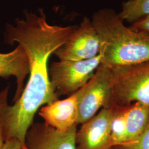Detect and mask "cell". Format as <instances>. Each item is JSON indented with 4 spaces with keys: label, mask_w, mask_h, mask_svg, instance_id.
Listing matches in <instances>:
<instances>
[{
    "label": "cell",
    "mask_w": 149,
    "mask_h": 149,
    "mask_svg": "<svg viewBox=\"0 0 149 149\" xmlns=\"http://www.w3.org/2000/svg\"><path fill=\"white\" fill-rule=\"evenodd\" d=\"M76 26L52 25L42 9L38 12H25L24 18L14 24H7L4 40L7 44L18 43L27 55L29 77L21 96L14 103H8L9 87L0 92V120L5 141L16 139L24 148L26 136L38 109L58 100L51 85L48 61L60 47Z\"/></svg>",
    "instance_id": "obj_1"
},
{
    "label": "cell",
    "mask_w": 149,
    "mask_h": 149,
    "mask_svg": "<svg viewBox=\"0 0 149 149\" xmlns=\"http://www.w3.org/2000/svg\"><path fill=\"white\" fill-rule=\"evenodd\" d=\"M91 21L100 39L101 64L112 69L149 61V33L125 26L112 8L95 12Z\"/></svg>",
    "instance_id": "obj_2"
},
{
    "label": "cell",
    "mask_w": 149,
    "mask_h": 149,
    "mask_svg": "<svg viewBox=\"0 0 149 149\" xmlns=\"http://www.w3.org/2000/svg\"><path fill=\"white\" fill-rule=\"evenodd\" d=\"M110 69V90L103 108L126 107L136 102L149 105V61Z\"/></svg>",
    "instance_id": "obj_3"
},
{
    "label": "cell",
    "mask_w": 149,
    "mask_h": 149,
    "mask_svg": "<svg viewBox=\"0 0 149 149\" xmlns=\"http://www.w3.org/2000/svg\"><path fill=\"white\" fill-rule=\"evenodd\" d=\"M101 64L99 54L87 60L53 62L48 67V72L56 96L69 97L79 90L93 77Z\"/></svg>",
    "instance_id": "obj_4"
},
{
    "label": "cell",
    "mask_w": 149,
    "mask_h": 149,
    "mask_svg": "<svg viewBox=\"0 0 149 149\" xmlns=\"http://www.w3.org/2000/svg\"><path fill=\"white\" fill-rule=\"evenodd\" d=\"M100 39L91 19L84 17L66 42L55 52L60 60L79 61L96 57L100 52Z\"/></svg>",
    "instance_id": "obj_5"
},
{
    "label": "cell",
    "mask_w": 149,
    "mask_h": 149,
    "mask_svg": "<svg viewBox=\"0 0 149 149\" xmlns=\"http://www.w3.org/2000/svg\"><path fill=\"white\" fill-rule=\"evenodd\" d=\"M111 69L100 64L93 77L78 91L77 124H82L95 116L106 103L110 90Z\"/></svg>",
    "instance_id": "obj_6"
},
{
    "label": "cell",
    "mask_w": 149,
    "mask_h": 149,
    "mask_svg": "<svg viewBox=\"0 0 149 149\" xmlns=\"http://www.w3.org/2000/svg\"><path fill=\"white\" fill-rule=\"evenodd\" d=\"M113 116L112 109L102 108L81 124L76 133V149H112L111 133Z\"/></svg>",
    "instance_id": "obj_7"
},
{
    "label": "cell",
    "mask_w": 149,
    "mask_h": 149,
    "mask_svg": "<svg viewBox=\"0 0 149 149\" xmlns=\"http://www.w3.org/2000/svg\"><path fill=\"white\" fill-rule=\"evenodd\" d=\"M77 127L61 132L44 122L33 123L27 132L24 149H76Z\"/></svg>",
    "instance_id": "obj_8"
},
{
    "label": "cell",
    "mask_w": 149,
    "mask_h": 149,
    "mask_svg": "<svg viewBox=\"0 0 149 149\" xmlns=\"http://www.w3.org/2000/svg\"><path fill=\"white\" fill-rule=\"evenodd\" d=\"M78 91L67 98L59 99L42 107L39 113L44 123L54 129L65 132L77 124Z\"/></svg>",
    "instance_id": "obj_9"
},
{
    "label": "cell",
    "mask_w": 149,
    "mask_h": 149,
    "mask_svg": "<svg viewBox=\"0 0 149 149\" xmlns=\"http://www.w3.org/2000/svg\"><path fill=\"white\" fill-rule=\"evenodd\" d=\"M29 74V65L27 55L21 45L8 53H0V77L8 79L14 76L17 88L12 102L21 96L24 90V81Z\"/></svg>",
    "instance_id": "obj_10"
},
{
    "label": "cell",
    "mask_w": 149,
    "mask_h": 149,
    "mask_svg": "<svg viewBox=\"0 0 149 149\" xmlns=\"http://www.w3.org/2000/svg\"><path fill=\"white\" fill-rule=\"evenodd\" d=\"M149 125V105L136 102L130 105L126 119L125 141L143 133Z\"/></svg>",
    "instance_id": "obj_11"
},
{
    "label": "cell",
    "mask_w": 149,
    "mask_h": 149,
    "mask_svg": "<svg viewBox=\"0 0 149 149\" xmlns=\"http://www.w3.org/2000/svg\"><path fill=\"white\" fill-rule=\"evenodd\" d=\"M124 21L133 24L149 16V0H128L122 5V11L118 13Z\"/></svg>",
    "instance_id": "obj_12"
},
{
    "label": "cell",
    "mask_w": 149,
    "mask_h": 149,
    "mask_svg": "<svg viewBox=\"0 0 149 149\" xmlns=\"http://www.w3.org/2000/svg\"><path fill=\"white\" fill-rule=\"evenodd\" d=\"M130 106L112 109L114 112L111 133L112 147L125 141L126 119Z\"/></svg>",
    "instance_id": "obj_13"
},
{
    "label": "cell",
    "mask_w": 149,
    "mask_h": 149,
    "mask_svg": "<svg viewBox=\"0 0 149 149\" xmlns=\"http://www.w3.org/2000/svg\"><path fill=\"white\" fill-rule=\"evenodd\" d=\"M112 149H149V125L144 133L138 137L116 145Z\"/></svg>",
    "instance_id": "obj_14"
},
{
    "label": "cell",
    "mask_w": 149,
    "mask_h": 149,
    "mask_svg": "<svg viewBox=\"0 0 149 149\" xmlns=\"http://www.w3.org/2000/svg\"><path fill=\"white\" fill-rule=\"evenodd\" d=\"M129 27L134 31H143L149 33V16L134 22Z\"/></svg>",
    "instance_id": "obj_15"
},
{
    "label": "cell",
    "mask_w": 149,
    "mask_h": 149,
    "mask_svg": "<svg viewBox=\"0 0 149 149\" xmlns=\"http://www.w3.org/2000/svg\"><path fill=\"white\" fill-rule=\"evenodd\" d=\"M2 149H24L20 143L16 139L6 140Z\"/></svg>",
    "instance_id": "obj_16"
},
{
    "label": "cell",
    "mask_w": 149,
    "mask_h": 149,
    "mask_svg": "<svg viewBox=\"0 0 149 149\" xmlns=\"http://www.w3.org/2000/svg\"><path fill=\"white\" fill-rule=\"evenodd\" d=\"M5 143V139L3 129L2 125V123L0 120V149H2Z\"/></svg>",
    "instance_id": "obj_17"
}]
</instances>
